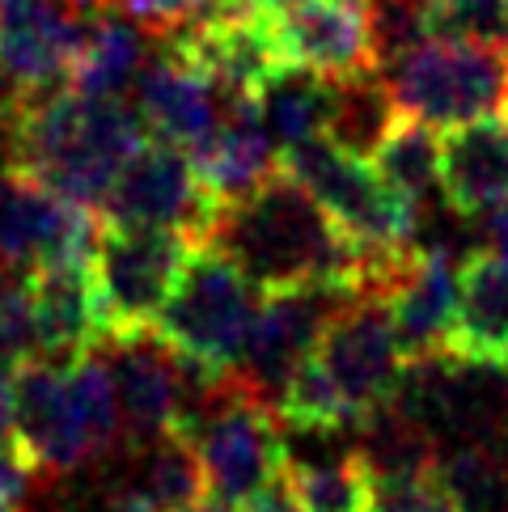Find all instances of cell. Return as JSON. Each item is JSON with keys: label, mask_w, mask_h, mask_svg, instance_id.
<instances>
[{"label": "cell", "mask_w": 508, "mask_h": 512, "mask_svg": "<svg viewBox=\"0 0 508 512\" xmlns=\"http://www.w3.org/2000/svg\"><path fill=\"white\" fill-rule=\"evenodd\" d=\"M0 127L9 170L89 212L106 208L127 161L149 144L140 111L119 98H81L72 89L5 94Z\"/></svg>", "instance_id": "obj_1"}, {"label": "cell", "mask_w": 508, "mask_h": 512, "mask_svg": "<svg viewBox=\"0 0 508 512\" xmlns=\"http://www.w3.org/2000/svg\"><path fill=\"white\" fill-rule=\"evenodd\" d=\"M208 250L225 254L263 297L305 284H331L356 297L360 259H365L360 246H352L318 208V199L284 170L221 212Z\"/></svg>", "instance_id": "obj_2"}, {"label": "cell", "mask_w": 508, "mask_h": 512, "mask_svg": "<svg viewBox=\"0 0 508 512\" xmlns=\"http://www.w3.org/2000/svg\"><path fill=\"white\" fill-rule=\"evenodd\" d=\"M13 436L47 479L102 462L127 436L111 364L98 352L77 364L26 360L13 373Z\"/></svg>", "instance_id": "obj_3"}, {"label": "cell", "mask_w": 508, "mask_h": 512, "mask_svg": "<svg viewBox=\"0 0 508 512\" xmlns=\"http://www.w3.org/2000/svg\"><path fill=\"white\" fill-rule=\"evenodd\" d=\"M174 432H183L195 445L212 500L238 512L276 483L288 457H293L284 445V424L276 407L250 394L238 377L204 381L199 373H191L187 407Z\"/></svg>", "instance_id": "obj_4"}, {"label": "cell", "mask_w": 508, "mask_h": 512, "mask_svg": "<svg viewBox=\"0 0 508 512\" xmlns=\"http://www.w3.org/2000/svg\"><path fill=\"white\" fill-rule=\"evenodd\" d=\"M398 115L437 132L508 111V47L475 39H428L381 68Z\"/></svg>", "instance_id": "obj_5"}, {"label": "cell", "mask_w": 508, "mask_h": 512, "mask_svg": "<svg viewBox=\"0 0 508 512\" xmlns=\"http://www.w3.org/2000/svg\"><path fill=\"white\" fill-rule=\"evenodd\" d=\"M254 292L259 288L225 254L199 250L153 335L183 360V369L204 381H225L242 369L254 318H259L263 301H254Z\"/></svg>", "instance_id": "obj_6"}, {"label": "cell", "mask_w": 508, "mask_h": 512, "mask_svg": "<svg viewBox=\"0 0 508 512\" xmlns=\"http://www.w3.org/2000/svg\"><path fill=\"white\" fill-rule=\"evenodd\" d=\"M195 254L199 246L183 233L102 225L94 263H89L102 347L153 335Z\"/></svg>", "instance_id": "obj_7"}, {"label": "cell", "mask_w": 508, "mask_h": 512, "mask_svg": "<svg viewBox=\"0 0 508 512\" xmlns=\"http://www.w3.org/2000/svg\"><path fill=\"white\" fill-rule=\"evenodd\" d=\"M280 170L318 199V208L360 250H411L420 246V208L381 182L365 157L335 140H314L280 153Z\"/></svg>", "instance_id": "obj_8"}, {"label": "cell", "mask_w": 508, "mask_h": 512, "mask_svg": "<svg viewBox=\"0 0 508 512\" xmlns=\"http://www.w3.org/2000/svg\"><path fill=\"white\" fill-rule=\"evenodd\" d=\"M314 364L322 369L326 386L335 390L339 407L348 411L352 428L373 424L377 415H386L398 394L407 386L411 364L398 347L390 309L381 301L356 297L335 314L326 326V335L314 352Z\"/></svg>", "instance_id": "obj_9"}, {"label": "cell", "mask_w": 508, "mask_h": 512, "mask_svg": "<svg viewBox=\"0 0 508 512\" xmlns=\"http://www.w3.org/2000/svg\"><path fill=\"white\" fill-rule=\"evenodd\" d=\"M102 216L47 191L17 170L0 182V271L43 276V271L89 267L102 237Z\"/></svg>", "instance_id": "obj_10"}, {"label": "cell", "mask_w": 508, "mask_h": 512, "mask_svg": "<svg viewBox=\"0 0 508 512\" xmlns=\"http://www.w3.org/2000/svg\"><path fill=\"white\" fill-rule=\"evenodd\" d=\"M221 212L225 204L199 182L191 157L174 144L149 140L119 174L115 191L102 208V221L119 229L183 233L187 242L208 250V237L221 221Z\"/></svg>", "instance_id": "obj_11"}, {"label": "cell", "mask_w": 508, "mask_h": 512, "mask_svg": "<svg viewBox=\"0 0 508 512\" xmlns=\"http://www.w3.org/2000/svg\"><path fill=\"white\" fill-rule=\"evenodd\" d=\"M348 301H356L352 292L331 288V284L267 292L263 305H259V318H254L242 369L233 377H238L250 394H259L263 402L276 407L284 386L293 381V373L301 364L318 352L326 326L335 322V314Z\"/></svg>", "instance_id": "obj_12"}, {"label": "cell", "mask_w": 508, "mask_h": 512, "mask_svg": "<svg viewBox=\"0 0 508 512\" xmlns=\"http://www.w3.org/2000/svg\"><path fill=\"white\" fill-rule=\"evenodd\" d=\"M284 68H305L335 85L381 77L373 43V0H305L288 13H267Z\"/></svg>", "instance_id": "obj_13"}, {"label": "cell", "mask_w": 508, "mask_h": 512, "mask_svg": "<svg viewBox=\"0 0 508 512\" xmlns=\"http://www.w3.org/2000/svg\"><path fill=\"white\" fill-rule=\"evenodd\" d=\"M85 22L81 0H0V81L9 94L56 89L72 72Z\"/></svg>", "instance_id": "obj_14"}, {"label": "cell", "mask_w": 508, "mask_h": 512, "mask_svg": "<svg viewBox=\"0 0 508 512\" xmlns=\"http://www.w3.org/2000/svg\"><path fill=\"white\" fill-rule=\"evenodd\" d=\"M106 352H111L106 364H111V381L119 394L127 436L136 445H153L166 432H174L187 407V390H191V373L183 369V360L157 335L111 343Z\"/></svg>", "instance_id": "obj_15"}, {"label": "cell", "mask_w": 508, "mask_h": 512, "mask_svg": "<svg viewBox=\"0 0 508 512\" xmlns=\"http://www.w3.org/2000/svg\"><path fill=\"white\" fill-rule=\"evenodd\" d=\"M458 263L445 246H420L407 271L381 301L390 309L398 347H403L407 364L445 360L453 322H458Z\"/></svg>", "instance_id": "obj_16"}, {"label": "cell", "mask_w": 508, "mask_h": 512, "mask_svg": "<svg viewBox=\"0 0 508 512\" xmlns=\"http://www.w3.org/2000/svg\"><path fill=\"white\" fill-rule=\"evenodd\" d=\"M136 85H140L136 111L144 127H149V136L161 144H174L183 153H195L225 119V102L216 94V85L191 60L178 56L170 43L153 51Z\"/></svg>", "instance_id": "obj_17"}, {"label": "cell", "mask_w": 508, "mask_h": 512, "mask_svg": "<svg viewBox=\"0 0 508 512\" xmlns=\"http://www.w3.org/2000/svg\"><path fill=\"white\" fill-rule=\"evenodd\" d=\"M445 360L508 373V259L475 246L458 271V322Z\"/></svg>", "instance_id": "obj_18"}, {"label": "cell", "mask_w": 508, "mask_h": 512, "mask_svg": "<svg viewBox=\"0 0 508 512\" xmlns=\"http://www.w3.org/2000/svg\"><path fill=\"white\" fill-rule=\"evenodd\" d=\"M441 199L458 216H487L508 204V111L445 132Z\"/></svg>", "instance_id": "obj_19"}, {"label": "cell", "mask_w": 508, "mask_h": 512, "mask_svg": "<svg viewBox=\"0 0 508 512\" xmlns=\"http://www.w3.org/2000/svg\"><path fill=\"white\" fill-rule=\"evenodd\" d=\"M187 157H191L199 182H204L225 208L254 195L280 170L276 140H271L259 106H225L221 127Z\"/></svg>", "instance_id": "obj_20"}, {"label": "cell", "mask_w": 508, "mask_h": 512, "mask_svg": "<svg viewBox=\"0 0 508 512\" xmlns=\"http://www.w3.org/2000/svg\"><path fill=\"white\" fill-rule=\"evenodd\" d=\"M30 301H34V343L39 356L51 364H77L102 347V322L89 267H64L30 276Z\"/></svg>", "instance_id": "obj_21"}, {"label": "cell", "mask_w": 508, "mask_h": 512, "mask_svg": "<svg viewBox=\"0 0 508 512\" xmlns=\"http://www.w3.org/2000/svg\"><path fill=\"white\" fill-rule=\"evenodd\" d=\"M208 474L195 445L183 432H166L153 445H140V462L111 491L115 512H187L208 500Z\"/></svg>", "instance_id": "obj_22"}, {"label": "cell", "mask_w": 508, "mask_h": 512, "mask_svg": "<svg viewBox=\"0 0 508 512\" xmlns=\"http://www.w3.org/2000/svg\"><path fill=\"white\" fill-rule=\"evenodd\" d=\"M144 64H149L144 30L115 9H89L81 51L68 72V89L81 98H119L127 85L140 81Z\"/></svg>", "instance_id": "obj_23"}, {"label": "cell", "mask_w": 508, "mask_h": 512, "mask_svg": "<svg viewBox=\"0 0 508 512\" xmlns=\"http://www.w3.org/2000/svg\"><path fill=\"white\" fill-rule=\"evenodd\" d=\"M259 111L271 140L284 149H301L314 140H331L339 115V85L314 77L305 68H284L276 81L263 89Z\"/></svg>", "instance_id": "obj_24"}, {"label": "cell", "mask_w": 508, "mask_h": 512, "mask_svg": "<svg viewBox=\"0 0 508 512\" xmlns=\"http://www.w3.org/2000/svg\"><path fill=\"white\" fill-rule=\"evenodd\" d=\"M284 483L301 512H373L377 470L365 449H343L326 457H288Z\"/></svg>", "instance_id": "obj_25"}, {"label": "cell", "mask_w": 508, "mask_h": 512, "mask_svg": "<svg viewBox=\"0 0 508 512\" xmlns=\"http://www.w3.org/2000/svg\"><path fill=\"white\" fill-rule=\"evenodd\" d=\"M441 157H445V140L437 127H428L411 115H398L373 149L369 166L381 174L386 187L407 195L415 208H424L441 191Z\"/></svg>", "instance_id": "obj_26"}, {"label": "cell", "mask_w": 508, "mask_h": 512, "mask_svg": "<svg viewBox=\"0 0 508 512\" xmlns=\"http://www.w3.org/2000/svg\"><path fill=\"white\" fill-rule=\"evenodd\" d=\"M432 39H475L508 47V0H424Z\"/></svg>", "instance_id": "obj_27"}, {"label": "cell", "mask_w": 508, "mask_h": 512, "mask_svg": "<svg viewBox=\"0 0 508 512\" xmlns=\"http://www.w3.org/2000/svg\"><path fill=\"white\" fill-rule=\"evenodd\" d=\"M115 13H123L132 26H140L144 34H183L187 26L204 22L216 9V0H115Z\"/></svg>", "instance_id": "obj_28"}, {"label": "cell", "mask_w": 508, "mask_h": 512, "mask_svg": "<svg viewBox=\"0 0 508 512\" xmlns=\"http://www.w3.org/2000/svg\"><path fill=\"white\" fill-rule=\"evenodd\" d=\"M43 479V466L34 462V453L17 436L0 441V508H30Z\"/></svg>", "instance_id": "obj_29"}, {"label": "cell", "mask_w": 508, "mask_h": 512, "mask_svg": "<svg viewBox=\"0 0 508 512\" xmlns=\"http://www.w3.org/2000/svg\"><path fill=\"white\" fill-rule=\"evenodd\" d=\"M242 512H301V504L293 500V491H288V483H284V474L276 483H271L267 491H259Z\"/></svg>", "instance_id": "obj_30"}, {"label": "cell", "mask_w": 508, "mask_h": 512, "mask_svg": "<svg viewBox=\"0 0 508 512\" xmlns=\"http://www.w3.org/2000/svg\"><path fill=\"white\" fill-rule=\"evenodd\" d=\"M13 373L17 369H5V364H0V441L13 436Z\"/></svg>", "instance_id": "obj_31"}, {"label": "cell", "mask_w": 508, "mask_h": 512, "mask_svg": "<svg viewBox=\"0 0 508 512\" xmlns=\"http://www.w3.org/2000/svg\"><path fill=\"white\" fill-rule=\"evenodd\" d=\"M259 13H288V9H297V5H305V0H250Z\"/></svg>", "instance_id": "obj_32"}, {"label": "cell", "mask_w": 508, "mask_h": 512, "mask_svg": "<svg viewBox=\"0 0 508 512\" xmlns=\"http://www.w3.org/2000/svg\"><path fill=\"white\" fill-rule=\"evenodd\" d=\"M187 512H238V508H229V504H221V500H212V496H208V500H199V504L187 508Z\"/></svg>", "instance_id": "obj_33"}, {"label": "cell", "mask_w": 508, "mask_h": 512, "mask_svg": "<svg viewBox=\"0 0 508 512\" xmlns=\"http://www.w3.org/2000/svg\"><path fill=\"white\" fill-rule=\"evenodd\" d=\"M81 5H85V9H111L115 0H81Z\"/></svg>", "instance_id": "obj_34"}, {"label": "cell", "mask_w": 508, "mask_h": 512, "mask_svg": "<svg viewBox=\"0 0 508 512\" xmlns=\"http://www.w3.org/2000/svg\"><path fill=\"white\" fill-rule=\"evenodd\" d=\"M0 512H30V508H0Z\"/></svg>", "instance_id": "obj_35"}, {"label": "cell", "mask_w": 508, "mask_h": 512, "mask_svg": "<svg viewBox=\"0 0 508 512\" xmlns=\"http://www.w3.org/2000/svg\"><path fill=\"white\" fill-rule=\"evenodd\" d=\"M0 182H5V178H0Z\"/></svg>", "instance_id": "obj_36"}]
</instances>
